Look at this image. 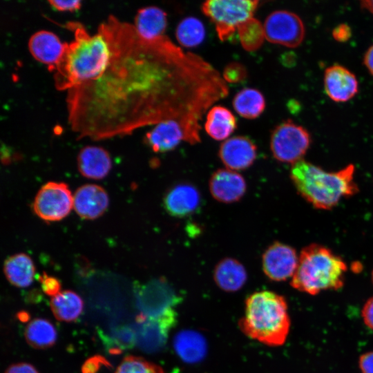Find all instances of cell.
<instances>
[{
	"mask_svg": "<svg viewBox=\"0 0 373 373\" xmlns=\"http://www.w3.org/2000/svg\"><path fill=\"white\" fill-rule=\"evenodd\" d=\"M100 25L109 43L107 62L96 77L66 90L68 124L78 138L101 140L167 120L200 136L204 114L229 94L220 73L165 35L144 39L113 15Z\"/></svg>",
	"mask_w": 373,
	"mask_h": 373,
	"instance_id": "1",
	"label": "cell"
},
{
	"mask_svg": "<svg viewBox=\"0 0 373 373\" xmlns=\"http://www.w3.org/2000/svg\"><path fill=\"white\" fill-rule=\"evenodd\" d=\"M74 39L66 44L65 52L53 71L55 87L68 90L96 77L107 62L110 47L106 34L99 24L97 31L90 35L78 22H68Z\"/></svg>",
	"mask_w": 373,
	"mask_h": 373,
	"instance_id": "2",
	"label": "cell"
},
{
	"mask_svg": "<svg viewBox=\"0 0 373 373\" xmlns=\"http://www.w3.org/2000/svg\"><path fill=\"white\" fill-rule=\"evenodd\" d=\"M354 173V164L327 171L303 159L292 164L290 178L298 193L314 208L329 210L358 192Z\"/></svg>",
	"mask_w": 373,
	"mask_h": 373,
	"instance_id": "3",
	"label": "cell"
},
{
	"mask_svg": "<svg viewBox=\"0 0 373 373\" xmlns=\"http://www.w3.org/2000/svg\"><path fill=\"white\" fill-rule=\"evenodd\" d=\"M238 326L246 336L260 343L283 345L290 329L285 298L271 291L254 292L246 299L245 315Z\"/></svg>",
	"mask_w": 373,
	"mask_h": 373,
	"instance_id": "4",
	"label": "cell"
},
{
	"mask_svg": "<svg viewBox=\"0 0 373 373\" xmlns=\"http://www.w3.org/2000/svg\"><path fill=\"white\" fill-rule=\"evenodd\" d=\"M347 270L345 262L332 250L311 244L300 251L290 284L295 289L313 296L325 290H338L344 285Z\"/></svg>",
	"mask_w": 373,
	"mask_h": 373,
	"instance_id": "5",
	"label": "cell"
},
{
	"mask_svg": "<svg viewBox=\"0 0 373 373\" xmlns=\"http://www.w3.org/2000/svg\"><path fill=\"white\" fill-rule=\"evenodd\" d=\"M259 1L209 0L201 6L202 12L214 24L218 38L229 39L244 21L253 17Z\"/></svg>",
	"mask_w": 373,
	"mask_h": 373,
	"instance_id": "6",
	"label": "cell"
},
{
	"mask_svg": "<svg viewBox=\"0 0 373 373\" xmlns=\"http://www.w3.org/2000/svg\"><path fill=\"white\" fill-rule=\"evenodd\" d=\"M311 142L310 134L306 128L287 119L273 130L270 149L278 161L294 164L303 159Z\"/></svg>",
	"mask_w": 373,
	"mask_h": 373,
	"instance_id": "7",
	"label": "cell"
},
{
	"mask_svg": "<svg viewBox=\"0 0 373 373\" xmlns=\"http://www.w3.org/2000/svg\"><path fill=\"white\" fill-rule=\"evenodd\" d=\"M32 207L35 213L43 220L59 221L73 208V195L66 184L48 182L39 190Z\"/></svg>",
	"mask_w": 373,
	"mask_h": 373,
	"instance_id": "8",
	"label": "cell"
},
{
	"mask_svg": "<svg viewBox=\"0 0 373 373\" xmlns=\"http://www.w3.org/2000/svg\"><path fill=\"white\" fill-rule=\"evenodd\" d=\"M137 298L142 310V314L137 317L138 321L175 318L172 304L177 297L166 281L162 279L151 281L142 287Z\"/></svg>",
	"mask_w": 373,
	"mask_h": 373,
	"instance_id": "9",
	"label": "cell"
},
{
	"mask_svg": "<svg viewBox=\"0 0 373 373\" xmlns=\"http://www.w3.org/2000/svg\"><path fill=\"white\" fill-rule=\"evenodd\" d=\"M265 39L270 43L296 48L303 42L305 29L300 17L288 10H275L263 24Z\"/></svg>",
	"mask_w": 373,
	"mask_h": 373,
	"instance_id": "10",
	"label": "cell"
},
{
	"mask_svg": "<svg viewBox=\"0 0 373 373\" xmlns=\"http://www.w3.org/2000/svg\"><path fill=\"white\" fill-rule=\"evenodd\" d=\"M298 256L292 247L279 242L269 245L262 257L265 274L273 281H285L294 276Z\"/></svg>",
	"mask_w": 373,
	"mask_h": 373,
	"instance_id": "11",
	"label": "cell"
},
{
	"mask_svg": "<svg viewBox=\"0 0 373 373\" xmlns=\"http://www.w3.org/2000/svg\"><path fill=\"white\" fill-rule=\"evenodd\" d=\"M182 141L191 144L200 142L186 126L178 120L158 123L144 137L145 144L156 153L171 151Z\"/></svg>",
	"mask_w": 373,
	"mask_h": 373,
	"instance_id": "12",
	"label": "cell"
},
{
	"mask_svg": "<svg viewBox=\"0 0 373 373\" xmlns=\"http://www.w3.org/2000/svg\"><path fill=\"white\" fill-rule=\"evenodd\" d=\"M218 155L229 169L243 170L254 162L257 157V147L253 141L247 137L234 136L222 143Z\"/></svg>",
	"mask_w": 373,
	"mask_h": 373,
	"instance_id": "13",
	"label": "cell"
},
{
	"mask_svg": "<svg viewBox=\"0 0 373 373\" xmlns=\"http://www.w3.org/2000/svg\"><path fill=\"white\" fill-rule=\"evenodd\" d=\"M323 84L327 96L336 102L349 101L358 90V84L355 75L339 64L330 66L325 69Z\"/></svg>",
	"mask_w": 373,
	"mask_h": 373,
	"instance_id": "14",
	"label": "cell"
},
{
	"mask_svg": "<svg viewBox=\"0 0 373 373\" xmlns=\"http://www.w3.org/2000/svg\"><path fill=\"white\" fill-rule=\"evenodd\" d=\"M108 204L107 192L97 184L82 185L73 195V208L77 215L84 219L93 220L100 217Z\"/></svg>",
	"mask_w": 373,
	"mask_h": 373,
	"instance_id": "15",
	"label": "cell"
},
{
	"mask_svg": "<svg viewBox=\"0 0 373 373\" xmlns=\"http://www.w3.org/2000/svg\"><path fill=\"white\" fill-rule=\"evenodd\" d=\"M212 196L223 203H232L240 200L247 190L245 178L236 171L221 169L215 171L209 180Z\"/></svg>",
	"mask_w": 373,
	"mask_h": 373,
	"instance_id": "16",
	"label": "cell"
},
{
	"mask_svg": "<svg viewBox=\"0 0 373 373\" xmlns=\"http://www.w3.org/2000/svg\"><path fill=\"white\" fill-rule=\"evenodd\" d=\"M66 44L62 43L52 32L41 30L30 36L28 46L32 56L48 65L52 71L63 56Z\"/></svg>",
	"mask_w": 373,
	"mask_h": 373,
	"instance_id": "17",
	"label": "cell"
},
{
	"mask_svg": "<svg viewBox=\"0 0 373 373\" xmlns=\"http://www.w3.org/2000/svg\"><path fill=\"white\" fill-rule=\"evenodd\" d=\"M200 202V193L195 186L189 183H180L166 192L164 206L171 216L182 218L195 211Z\"/></svg>",
	"mask_w": 373,
	"mask_h": 373,
	"instance_id": "18",
	"label": "cell"
},
{
	"mask_svg": "<svg viewBox=\"0 0 373 373\" xmlns=\"http://www.w3.org/2000/svg\"><path fill=\"white\" fill-rule=\"evenodd\" d=\"M112 167L109 153L102 147L86 146L77 155V168L80 173L89 179L100 180L105 178Z\"/></svg>",
	"mask_w": 373,
	"mask_h": 373,
	"instance_id": "19",
	"label": "cell"
},
{
	"mask_svg": "<svg viewBox=\"0 0 373 373\" xmlns=\"http://www.w3.org/2000/svg\"><path fill=\"white\" fill-rule=\"evenodd\" d=\"M173 345L177 355L189 364L200 362L207 353V343L204 336L191 329L178 332L173 338Z\"/></svg>",
	"mask_w": 373,
	"mask_h": 373,
	"instance_id": "20",
	"label": "cell"
},
{
	"mask_svg": "<svg viewBox=\"0 0 373 373\" xmlns=\"http://www.w3.org/2000/svg\"><path fill=\"white\" fill-rule=\"evenodd\" d=\"M133 26L142 38L146 40L157 39L164 36L166 29V13L157 6L143 7L137 10Z\"/></svg>",
	"mask_w": 373,
	"mask_h": 373,
	"instance_id": "21",
	"label": "cell"
},
{
	"mask_svg": "<svg viewBox=\"0 0 373 373\" xmlns=\"http://www.w3.org/2000/svg\"><path fill=\"white\" fill-rule=\"evenodd\" d=\"M213 278L217 286L221 289L234 292L244 286L247 279V274L240 262L232 258H226L216 265Z\"/></svg>",
	"mask_w": 373,
	"mask_h": 373,
	"instance_id": "22",
	"label": "cell"
},
{
	"mask_svg": "<svg viewBox=\"0 0 373 373\" xmlns=\"http://www.w3.org/2000/svg\"><path fill=\"white\" fill-rule=\"evenodd\" d=\"M3 272L7 280L17 287H27L31 285L35 274L32 258L19 253L8 257L4 262Z\"/></svg>",
	"mask_w": 373,
	"mask_h": 373,
	"instance_id": "23",
	"label": "cell"
},
{
	"mask_svg": "<svg viewBox=\"0 0 373 373\" xmlns=\"http://www.w3.org/2000/svg\"><path fill=\"white\" fill-rule=\"evenodd\" d=\"M237 127L236 119L227 108L211 107L207 113L204 129L216 140H227Z\"/></svg>",
	"mask_w": 373,
	"mask_h": 373,
	"instance_id": "24",
	"label": "cell"
},
{
	"mask_svg": "<svg viewBox=\"0 0 373 373\" xmlns=\"http://www.w3.org/2000/svg\"><path fill=\"white\" fill-rule=\"evenodd\" d=\"M50 305L55 317L65 322L75 321L84 308L82 298L71 290L62 291L52 297Z\"/></svg>",
	"mask_w": 373,
	"mask_h": 373,
	"instance_id": "25",
	"label": "cell"
},
{
	"mask_svg": "<svg viewBox=\"0 0 373 373\" xmlns=\"http://www.w3.org/2000/svg\"><path fill=\"white\" fill-rule=\"evenodd\" d=\"M233 106L241 117L247 119H255L264 111L266 106L265 99L258 90L245 88L238 92L234 96Z\"/></svg>",
	"mask_w": 373,
	"mask_h": 373,
	"instance_id": "26",
	"label": "cell"
},
{
	"mask_svg": "<svg viewBox=\"0 0 373 373\" xmlns=\"http://www.w3.org/2000/svg\"><path fill=\"white\" fill-rule=\"evenodd\" d=\"M25 338L27 343L36 349H46L52 346L57 340L54 325L48 320L37 318L26 326Z\"/></svg>",
	"mask_w": 373,
	"mask_h": 373,
	"instance_id": "27",
	"label": "cell"
},
{
	"mask_svg": "<svg viewBox=\"0 0 373 373\" xmlns=\"http://www.w3.org/2000/svg\"><path fill=\"white\" fill-rule=\"evenodd\" d=\"M178 41L187 48L200 44L205 37V28L200 20L194 17L184 18L178 25L175 30Z\"/></svg>",
	"mask_w": 373,
	"mask_h": 373,
	"instance_id": "28",
	"label": "cell"
},
{
	"mask_svg": "<svg viewBox=\"0 0 373 373\" xmlns=\"http://www.w3.org/2000/svg\"><path fill=\"white\" fill-rule=\"evenodd\" d=\"M237 32L242 48L247 51L259 49L265 39L263 24L254 17L242 23Z\"/></svg>",
	"mask_w": 373,
	"mask_h": 373,
	"instance_id": "29",
	"label": "cell"
},
{
	"mask_svg": "<svg viewBox=\"0 0 373 373\" xmlns=\"http://www.w3.org/2000/svg\"><path fill=\"white\" fill-rule=\"evenodd\" d=\"M115 373H164L159 365L140 356H127Z\"/></svg>",
	"mask_w": 373,
	"mask_h": 373,
	"instance_id": "30",
	"label": "cell"
},
{
	"mask_svg": "<svg viewBox=\"0 0 373 373\" xmlns=\"http://www.w3.org/2000/svg\"><path fill=\"white\" fill-rule=\"evenodd\" d=\"M222 76L227 83H238L247 77V71L242 64L233 61L225 66Z\"/></svg>",
	"mask_w": 373,
	"mask_h": 373,
	"instance_id": "31",
	"label": "cell"
},
{
	"mask_svg": "<svg viewBox=\"0 0 373 373\" xmlns=\"http://www.w3.org/2000/svg\"><path fill=\"white\" fill-rule=\"evenodd\" d=\"M39 279L46 294L53 297L61 292V282L57 278L44 272Z\"/></svg>",
	"mask_w": 373,
	"mask_h": 373,
	"instance_id": "32",
	"label": "cell"
},
{
	"mask_svg": "<svg viewBox=\"0 0 373 373\" xmlns=\"http://www.w3.org/2000/svg\"><path fill=\"white\" fill-rule=\"evenodd\" d=\"M102 365L110 366V363L102 356L95 355L89 358L82 365V373H96Z\"/></svg>",
	"mask_w": 373,
	"mask_h": 373,
	"instance_id": "33",
	"label": "cell"
},
{
	"mask_svg": "<svg viewBox=\"0 0 373 373\" xmlns=\"http://www.w3.org/2000/svg\"><path fill=\"white\" fill-rule=\"evenodd\" d=\"M48 3L55 9L59 11H73L78 10L81 6V1L79 0L70 1H57L50 0Z\"/></svg>",
	"mask_w": 373,
	"mask_h": 373,
	"instance_id": "34",
	"label": "cell"
},
{
	"mask_svg": "<svg viewBox=\"0 0 373 373\" xmlns=\"http://www.w3.org/2000/svg\"><path fill=\"white\" fill-rule=\"evenodd\" d=\"M333 38L338 42H345L352 36V30L346 23H341L335 27L332 30Z\"/></svg>",
	"mask_w": 373,
	"mask_h": 373,
	"instance_id": "35",
	"label": "cell"
},
{
	"mask_svg": "<svg viewBox=\"0 0 373 373\" xmlns=\"http://www.w3.org/2000/svg\"><path fill=\"white\" fill-rule=\"evenodd\" d=\"M361 316L365 325L373 330V296L367 299L363 305Z\"/></svg>",
	"mask_w": 373,
	"mask_h": 373,
	"instance_id": "36",
	"label": "cell"
},
{
	"mask_svg": "<svg viewBox=\"0 0 373 373\" xmlns=\"http://www.w3.org/2000/svg\"><path fill=\"white\" fill-rule=\"evenodd\" d=\"M358 366L361 373H373V350L361 355Z\"/></svg>",
	"mask_w": 373,
	"mask_h": 373,
	"instance_id": "37",
	"label": "cell"
},
{
	"mask_svg": "<svg viewBox=\"0 0 373 373\" xmlns=\"http://www.w3.org/2000/svg\"><path fill=\"white\" fill-rule=\"evenodd\" d=\"M5 373H38V372L29 363H19L8 367Z\"/></svg>",
	"mask_w": 373,
	"mask_h": 373,
	"instance_id": "38",
	"label": "cell"
},
{
	"mask_svg": "<svg viewBox=\"0 0 373 373\" xmlns=\"http://www.w3.org/2000/svg\"><path fill=\"white\" fill-rule=\"evenodd\" d=\"M363 63L370 73L373 76V44L365 52Z\"/></svg>",
	"mask_w": 373,
	"mask_h": 373,
	"instance_id": "39",
	"label": "cell"
},
{
	"mask_svg": "<svg viewBox=\"0 0 373 373\" xmlns=\"http://www.w3.org/2000/svg\"><path fill=\"white\" fill-rule=\"evenodd\" d=\"M362 8L373 14V0H364L361 1Z\"/></svg>",
	"mask_w": 373,
	"mask_h": 373,
	"instance_id": "40",
	"label": "cell"
},
{
	"mask_svg": "<svg viewBox=\"0 0 373 373\" xmlns=\"http://www.w3.org/2000/svg\"><path fill=\"white\" fill-rule=\"evenodd\" d=\"M371 280H372V283L373 284V269H372V273H371Z\"/></svg>",
	"mask_w": 373,
	"mask_h": 373,
	"instance_id": "41",
	"label": "cell"
}]
</instances>
